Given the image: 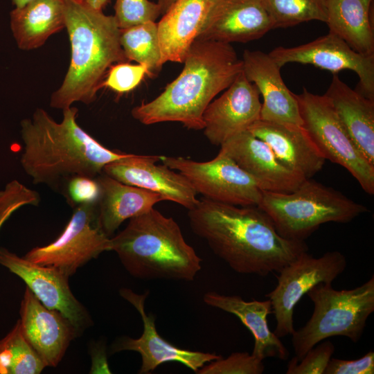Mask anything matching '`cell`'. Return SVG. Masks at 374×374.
I'll return each mask as SVG.
<instances>
[{"mask_svg":"<svg viewBox=\"0 0 374 374\" xmlns=\"http://www.w3.org/2000/svg\"><path fill=\"white\" fill-rule=\"evenodd\" d=\"M193 233L233 271L266 276L279 272L303 252L305 241L280 235L258 206H240L203 198L188 210Z\"/></svg>","mask_w":374,"mask_h":374,"instance_id":"cell-1","label":"cell"},{"mask_svg":"<svg viewBox=\"0 0 374 374\" xmlns=\"http://www.w3.org/2000/svg\"><path fill=\"white\" fill-rule=\"evenodd\" d=\"M78 109H63L56 122L43 109L21 122L24 151L20 163L34 184H45L62 193L75 177L96 178L105 166L128 154L103 146L77 123Z\"/></svg>","mask_w":374,"mask_h":374,"instance_id":"cell-2","label":"cell"},{"mask_svg":"<svg viewBox=\"0 0 374 374\" xmlns=\"http://www.w3.org/2000/svg\"><path fill=\"white\" fill-rule=\"evenodd\" d=\"M179 76L148 103L132 109L144 125L179 122L188 129L204 128L203 114L211 102L242 71V62L231 44L196 39Z\"/></svg>","mask_w":374,"mask_h":374,"instance_id":"cell-3","label":"cell"},{"mask_svg":"<svg viewBox=\"0 0 374 374\" xmlns=\"http://www.w3.org/2000/svg\"><path fill=\"white\" fill-rule=\"evenodd\" d=\"M62 1L71 57L62 84L51 97L50 105L63 110L75 102L92 103L110 66L127 60L114 16L93 9L82 0Z\"/></svg>","mask_w":374,"mask_h":374,"instance_id":"cell-4","label":"cell"},{"mask_svg":"<svg viewBox=\"0 0 374 374\" xmlns=\"http://www.w3.org/2000/svg\"><path fill=\"white\" fill-rule=\"evenodd\" d=\"M109 251L139 279L192 281L202 268V258L186 242L177 222L154 208L130 219L110 238Z\"/></svg>","mask_w":374,"mask_h":374,"instance_id":"cell-5","label":"cell"},{"mask_svg":"<svg viewBox=\"0 0 374 374\" xmlns=\"http://www.w3.org/2000/svg\"><path fill=\"white\" fill-rule=\"evenodd\" d=\"M284 238L305 241L328 222L348 223L368 211L333 188L305 179L290 193L262 191L258 206Z\"/></svg>","mask_w":374,"mask_h":374,"instance_id":"cell-6","label":"cell"},{"mask_svg":"<svg viewBox=\"0 0 374 374\" xmlns=\"http://www.w3.org/2000/svg\"><path fill=\"white\" fill-rule=\"evenodd\" d=\"M306 294L314 303V310L307 323L291 335L297 359L331 337L343 336L354 343L359 341L374 311L373 275L353 289L337 290L332 283H321Z\"/></svg>","mask_w":374,"mask_h":374,"instance_id":"cell-7","label":"cell"},{"mask_svg":"<svg viewBox=\"0 0 374 374\" xmlns=\"http://www.w3.org/2000/svg\"><path fill=\"white\" fill-rule=\"evenodd\" d=\"M302 126L326 159L345 168L362 189L374 194V166L362 154L346 132L330 100L303 88L294 93Z\"/></svg>","mask_w":374,"mask_h":374,"instance_id":"cell-8","label":"cell"},{"mask_svg":"<svg viewBox=\"0 0 374 374\" xmlns=\"http://www.w3.org/2000/svg\"><path fill=\"white\" fill-rule=\"evenodd\" d=\"M346 259L338 251L315 258L308 251L285 265L279 272L274 289L265 294L276 319L274 333L279 338L292 335L294 310L301 298L319 283H332L346 267Z\"/></svg>","mask_w":374,"mask_h":374,"instance_id":"cell-9","label":"cell"},{"mask_svg":"<svg viewBox=\"0 0 374 374\" xmlns=\"http://www.w3.org/2000/svg\"><path fill=\"white\" fill-rule=\"evenodd\" d=\"M110 238L100 226L96 202L82 204L74 207L70 220L56 240L30 249L24 257L71 276L79 267L109 251Z\"/></svg>","mask_w":374,"mask_h":374,"instance_id":"cell-10","label":"cell"},{"mask_svg":"<svg viewBox=\"0 0 374 374\" xmlns=\"http://www.w3.org/2000/svg\"><path fill=\"white\" fill-rule=\"evenodd\" d=\"M162 163L177 170L197 194L211 201L240 206H258L262 190L230 157L220 150L212 160L199 162L162 156Z\"/></svg>","mask_w":374,"mask_h":374,"instance_id":"cell-11","label":"cell"},{"mask_svg":"<svg viewBox=\"0 0 374 374\" xmlns=\"http://www.w3.org/2000/svg\"><path fill=\"white\" fill-rule=\"evenodd\" d=\"M281 68L288 63L311 64L333 73L354 71L359 78V90L374 100V55L355 51L339 36L328 33L314 41L293 47L278 46L269 53Z\"/></svg>","mask_w":374,"mask_h":374,"instance_id":"cell-12","label":"cell"},{"mask_svg":"<svg viewBox=\"0 0 374 374\" xmlns=\"http://www.w3.org/2000/svg\"><path fill=\"white\" fill-rule=\"evenodd\" d=\"M0 265L22 279L45 307L66 318L79 335L91 326L88 311L70 289L69 276L60 269L36 264L3 247L0 248Z\"/></svg>","mask_w":374,"mask_h":374,"instance_id":"cell-13","label":"cell"},{"mask_svg":"<svg viewBox=\"0 0 374 374\" xmlns=\"http://www.w3.org/2000/svg\"><path fill=\"white\" fill-rule=\"evenodd\" d=\"M119 293L139 313L143 321V330L141 336L137 339L123 336L116 339L112 345L111 353H115L123 350L139 353L141 357L139 373H151L161 364L170 362L181 363L196 373L206 364L222 357L216 353L178 348L161 337L156 328L155 316L151 313H146L145 310V301L149 291L139 294L130 289L122 288L119 290Z\"/></svg>","mask_w":374,"mask_h":374,"instance_id":"cell-14","label":"cell"},{"mask_svg":"<svg viewBox=\"0 0 374 374\" xmlns=\"http://www.w3.org/2000/svg\"><path fill=\"white\" fill-rule=\"evenodd\" d=\"M161 157L128 154L107 163L103 172L121 183L157 193L188 210L193 208L199 202L196 191L181 174L163 163L156 164Z\"/></svg>","mask_w":374,"mask_h":374,"instance_id":"cell-15","label":"cell"},{"mask_svg":"<svg viewBox=\"0 0 374 374\" xmlns=\"http://www.w3.org/2000/svg\"><path fill=\"white\" fill-rule=\"evenodd\" d=\"M261 106L258 88L242 71L205 109L204 135L211 144L220 146L233 136L248 130L260 120Z\"/></svg>","mask_w":374,"mask_h":374,"instance_id":"cell-16","label":"cell"},{"mask_svg":"<svg viewBox=\"0 0 374 374\" xmlns=\"http://www.w3.org/2000/svg\"><path fill=\"white\" fill-rule=\"evenodd\" d=\"M21 332L46 366L55 367L71 341L80 335L60 312L45 307L26 287L21 303Z\"/></svg>","mask_w":374,"mask_h":374,"instance_id":"cell-17","label":"cell"},{"mask_svg":"<svg viewBox=\"0 0 374 374\" xmlns=\"http://www.w3.org/2000/svg\"><path fill=\"white\" fill-rule=\"evenodd\" d=\"M220 147L262 191L290 193L305 179L283 166L269 145L248 130L233 136Z\"/></svg>","mask_w":374,"mask_h":374,"instance_id":"cell-18","label":"cell"},{"mask_svg":"<svg viewBox=\"0 0 374 374\" xmlns=\"http://www.w3.org/2000/svg\"><path fill=\"white\" fill-rule=\"evenodd\" d=\"M272 29L262 0H217L197 39L247 42Z\"/></svg>","mask_w":374,"mask_h":374,"instance_id":"cell-19","label":"cell"},{"mask_svg":"<svg viewBox=\"0 0 374 374\" xmlns=\"http://www.w3.org/2000/svg\"><path fill=\"white\" fill-rule=\"evenodd\" d=\"M242 62L243 73L263 98L260 120L302 125L294 93L287 87L280 75L281 68L269 54L245 50Z\"/></svg>","mask_w":374,"mask_h":374,"instance_id":"cell-20","label":"cell"},{"mask_svg":"<svg viewBox=\"0 0 374 374\" xmlns=\"http://www.w3.org/2000/svg\"><path fill=\"white\" fill-rule=\"evenodd\" d=\"M271 148L287 169L305 179L321 171L326 158L302 125L258 120L248 130Z\"/></svg>","mask_w":374,"mask_h":374,"instance_id":"cell-21","label":"cell"},{"mask_svg":"<svg viewBox=\"0 0 374 374\" xmlns=\"http://www.w3.org/2000/svg\"><path fill=\"white\" fill-rule=\"evenodd\" d=\"M217 0H177L157 24L161 62L183 63Z\"/></svg>","mask_w":374,"mask_h":374,"instance_id":"cell-22","label":"cell"},{"mask_svg":"<svg viewBox=\"0 0 374 374\" xmlns=\"http://www.w3.org/2000/svg\"><path fill=\"white\" fill-rule=\"evenodd\" d=\"M203 301L206 305L231 313L240 320L253 335L254 346L251 354L256 358L261 361L267 357L283 361L288 359L289 350L269 328L267 317L273 311L268 299L246 301L240 296L209 292L204 295Z\"/></svg>","mask_w":374,"mask_h":374,"instance_id":"cell-23","label":"cell"},{"mask_svg":"<svg viewBox=\"0 0 374 374\" xmlns=\"http://www.w3.org/2000/svg\"><path fill=\"white\" fill-rule=\"evenodd\" d=\"M324 95L354 144L374 166V100L353 89L337 75Z\"/></svg>","mask_w":374,"mask_h":374,"instance_id":"cell-24","label":"cell"},{"mask_svg":"<svg viewBox=\"0 0 374 374\" xmlns=\"http://www.w3.org/2000/svg\"><path fill=\"white\" fill-rule=\"evenodd\" d=\"M98 219L105 233L111 237L121 224L146 213L164 199L157 193L121 183L102 172L96 178Z\"/></svg>","mask_w":374,"mask_h":374,"instance_id":"cell-25","label":"cell"},{"mask_svg":"<svg viewBox=\"0 0 374 374\" xmlns=\"http://www.w3.org/2000/svg\"><path fill=\"white\" fill-rule=\"evenodd\" d=\"M10 27L18 47L31 50L42 46L64 25L62 0H31L10 12Z\"/></svg>","mask_w":374,"mask_h":374,"instance_id":"cell-26","label":"cell"},{"mask_svg":"<svg viewBox=\"0 0 374 374\" xmlns=\"http://www.w3.org/2000/svg\"><path fill=\"white\" fill-rule=\"evenodd\" d=\"M372 0H327L329 32L355 51L374 55V33L370 19Z\"/></svg>","mask_w":374,"mask_h":374,"instance_id":"cell-27","label":"cell"},{"mask_svg":"<svg viewBox=\"0 0 374 374\" xmlns=\"http://www.w3.org/2000/svg\"><path fill=\"white\" fill-rule=\"evenodd\" d=\"M120 44L127 61L145 65L148 75L153 76L161 70L163 64L155 21L121 29Z\"/></svg>","mask_w":374,"mask_h":374,"instance_id":"cell-28","label":"cell"},{"mask_svg":"<svg viewBox=\"0 0 374 374\" xmlns=\"http://www.w3.org/2000/svg\"><path fill=\"white\" fill-rule=\"evenodd\" d=\"M46 365L25 339L18 320L0 339V374H39Z\"/></svg>","mask_w":374,"mask_h":374,"instance_id":"cell-29","label":"cell"},{"mask_svg":"<svg viewBox=\"0 0 374 374\" xmlns=\"http://www.w3.org/2000/svg\"><path fill=\"white\" fill-rule=\"evenodd\" d=\"M274 29L312 20L326 22L327 0H262Z\"/></svg>","mask_w":374,"mask_h":374,"instance_id":"cell-30","label":"cell"},{"mask_svg":"<svg viewBox=\"0 0 374 374\" xmlns=\"http://www.w3.org/2000/svg\"><path fill=\"white\" fill-rule=\"evenodd\" d=\"M114 10L120 29L155 21L161 15L158 3L149 0H116Z\"/></svg>","mask_w":374,"mask_h":374,"instance_id":"cell-31","label":"cell"},{"mask_svg":"<svg viewBox=\"0 0 374 374\" xmlns=\"http://www.w3.org/2000/svg\"><path fill=\"white\" fill-rule=\"evenodd\" d=\"M265 370L262 361L247 352H236L228 357L210 362L199 369L198 374H261Z\"/></svg>","mask_w":374,"mask_h":374,"instance_id":"cell-32","label":"cell"},{"mask_svg":"<svg viewBox=\"0 0 374 374\" xmlns=\"http://www.w3.org/2000/svg\"><path fill=\"white\" fill-rule=\"evenodd\" d=\"M335 352L330 341H321L309 350L301 359L294 356L287 364L286 374H323Z\"/></svg>","mask_w":374,"mask_h":374,"instance_id":"cell-33","label":"cell"},{"mask_svg":"<svg viewBox=\"0 0 374 374\" xmlns=\"http://www.w3.org/2000/svg\"><path fill=\"white\" fill-rule=\"evenodd\" d=\"M107 75L100 85L118 93L130 91L139 85L148 70L144 64H131L127 62L116 63L109 69Z\"/></svg>","mask_w":374,"mask_h":374,"instance_id":"cell-34","label":"cell"},{"mask_svg":"<svg viewBox=\"0 0 374 374\" xmlns=\"http://www.w3.org/2000/svg\"><path fill=\"white\" fill-rule=\"evenodd\" d=\"M40 202L37 192L24 186L17 181H12L0 192V218L10 215L24 205L37 206Z\"/></svg>","mask_w":374,"mask_h":374,"instance_id":"cell-35","label":"cell"},{"mask_svg":"<svg viewBox=\"0 0 374 374\" xmlns=\"http://www.w3.org/2000/svg\"><path fill=\"white\" fill-rule=\"evenodd\" d=\"M68 203L79 204L95 202L99 195V186L96 178L75 177L71 179L62 191Z\"/></svg>","mask_w":374,"mask_h":374,"instance_id":"cell-36","label":"cell"},{"mask_svg":"<svg viewBox=\"0 0 374 374\" xmlns=\"http://www.w3.org/2000/svg\"><path fill=\"white\" fill-rule=\"evenodd\" d=\"M373 373H374V353L371 350L362 357L354 360L331 357L323 374Z\"/></svg>","mask_w":374,"mask_h":374,"instance_id":"cell-37","label":"cell"},{"mask_svg":"<svg viewBox=\"0 0 374 374\" xmlns=\"http://www.w3.org/2000/svg\"><path fill=\"white\" fill-rule=\"evenodd\" d=\"M85 4L93 9L103 10L109 0H82Z\"/></svg>","mask_w":374,"mask_h":374,"instance_id":"cell-38","label":"cell"},{"mask_svg":"<svg viewBox=\"0 0 374 374\" xmlns=\"http://www.w3.org/2000/svg\"><path fill=\"white\" fill-rule=\"evenodd\" d=\"M177 0H158L161 15L165 14Z\"/></svg>","mask_w":374,"mask_h":374,"instance_id":"cell-39","label":"cell"},{"mask_svg":"<svg viewBox=\"0 0 374 374\" xmlns=\"http://www.w3.org/2000/svg\"><path fill=\"white\" fill-rule=\"evenodd\" d=\"M31 0H12L13 5L15 8H20L26 4Z\"/></svg>","mask_w":374,"mask_h":374,"instance_id":"cell-40","label":"cell"},{"mask_svg":"<svg viewBox=\"0 0 374 374\" xmlns=\"http://www.w3.org/2000/svg\"><path fill=\"white\" fill-rule=\"evenodd\" d=\"M0 229H1V226H0Z\"/></svg>","mask_w":374,"mask_h":374,"instance_id":"cell-41","label":"cell"}]
</instances>
